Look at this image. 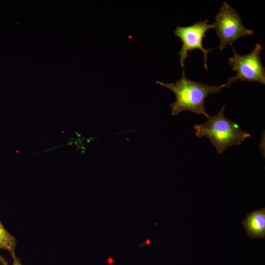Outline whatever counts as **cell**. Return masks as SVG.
<instances>
[{"instance_id":"cell-1","label":"cell","mask_w":265,"mask_h":265,"mask_svg":"<svg viewBox=\"0 0 265 265\" xmlns=\"http://www.w3.org/2000/svg\"><path fill=\"white\" fill-rule=\"evenodd\" d=\"M156 83L171 90L176 95L175 101L170 105L171 114L176 116L185 111L203 114L208 118L206 111L205 99L210 94L219 92L221 85H210L188 79L183 68L181 79L175 83Z\"/></svg>"},{"instance_id":"cell-2","label":"cell","mask_w":265,"mask_h":265,"mask_svg":"<svg viewBox=\"0 0 265 265\" xmlns=\"http://www.w3.org/2000/svg\"><path fill=\"white\" fill-rule=\"evenodd\" d=\"M225 106L224 103L219 112L209 116L204 123L194 126L195 135L198 137H207L219 154L230 146L240 145L251 137L249 133L240 129L237 123L226 118Z\"/></svg>"},{"instance_id":"cell-3","label":"cell","mask_w":265,"mask_h":265,"mask_svg":"<svg viewBox=\"0 0 265 265\" xmlns=\"http://www.w3.org/2000/svg\"><path fill=\"white\" fill-rule=\"evenodd\" d=\"M233 55L229 57L228 64L233 70L237 72L236 76L229 78L222 87L229 88L231 84L239 80L242 81L257 82L265 84V68L261 62L262 47L257 43L254 48L247 54H238L232 48Z\"/></svg>"},{"instance_id":"cell-4","label":"cell","mask_w":265,"mask_h":265,"mask_svg":"<svg viewBox=\"0 0 265 265\" xmlns=\"http://www.w3.org/2000/svg\"><path fill=\"white\" fill-rule=\"evenodd\" d=\"M219 39L217 48L221 51L228 45L232 46L239 38L253 34V31L246 28L237 11L226 1L221 4L213 23Z\"/></svg>"},{"instance_id":"cell-5","label":"cell","mask_w":265,"mask_h":265,"mask_svg":"<svg viewBox=\"0 0 265 265\" xmlns=\"http://www.w3.org/2000/svg\"><path fill=\"white\" fill-rule=\"evenodd\" d=\"M209 20L200 21L188 26H178L174 31L176 36L179 37L183 44L179 53L180 63L183 68L184 62L189 57L188 53L195 50L202 51L204 54V66L208 71L207 57L208 53L213 49H206L203 45V40L206 37V33L211 28H214L213 24H209Z\"/></svg>"},{"instance_id":"cell-6","label":"cell","mask_w":265,"mask_h":265,"mask_svg":"<svg viewBox=\"0 0 265 265\" xmlns=\"http://www.w3.org/2000/svg\"><path fill=\"white\" fill-rule=\"evenodd\" d=\"M242 224L251 238H265V208L253 211L247 214Z\"/></svg>"},{"instance_id":"cell-7","label":"cell","mask_w":265,"mask_h":265,"mask_svg":"<svg viewBox=\"0 0 265 265\" xmlns=\"http://www.w3.org/2000/svg\"><path fill=\"white\" fill-rule=\"evenodd\" d=\"M17 240L5 228L0 221V249L7 251L12 258L15 256V248Z\"/></svg>"},{"instance_id":"cell-8","label":"cell","mask_w":265,"mask_h":265,"mask_svg":"<svg viewBox=\"0 0 265 265\" xmlns=\"http://www.w3.org/2000/svg\"><path fill=\"white\" fill-rule=\"evenodd\" d=\"M13 259V263L12 265H22L20 260L16 256L12 257Z\"/></svg>"}]
</instances>
